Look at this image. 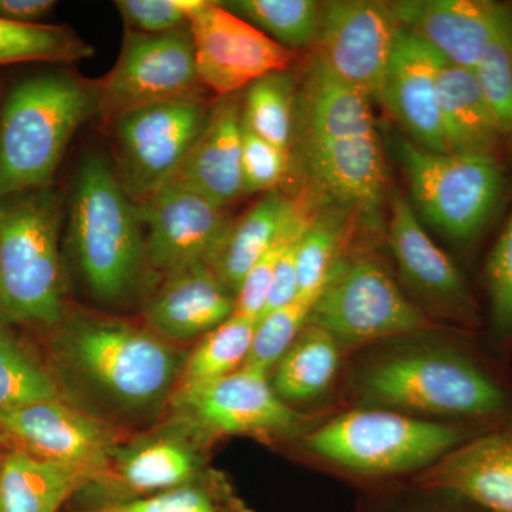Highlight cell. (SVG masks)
Instances as JSON below:
<instances>
[{
	"mask_svg": "<svg viewBox=\"0 0 512 512\" xmlns=\"http://www.w3.org/2000/svg\"><path fill=\"white\" fill-rule=\"evenodd\" d=\"M256 323L234 313L218 328L202 336L185 359L178 390L194 389L241 369L251 350Z\"/></svg>",
	"mask_w": 512,
	"mask_h": 512,
	"instance_id": "obj_28",
	"label": "cell"
},
{
	"mask_svg": "<svg viewBox=\"0 0 512 512\" xmlns=\"http://www.w3.org/2000/svg\"><path fill=\"white\" fill-rule=\"evenodd\" d=\"M389 242L406 281L431 302L470 315L473 296L454 262L434 244L413 205L399 190L390 191Z\"/></svg>",
	"mask_w": 512,
	"mask_h": 512,
	"instance_id": "obj_20",
	"label": "cell"
},
{
	"mask_svg": "<svg viewBox=\"0 0 512 512\" xmlns=\"http://www.w3.org/2000/svg\"><path fill=\"white\" fill-rule=\"evenodd\" d=\"M222 5L291 52L315 46L318 39L322 3L315 0H234Z\"/></svg>",
	"mask_w": 512,
	"mask_h": 512,
	"instance_id": "obj_29",
	"label": "cell"
},
{
	"mask_svg": "<svg viewBox=\"0 0 512 512\" xmlns=\"http://www.w3.org/2000/svg\"><path fill=\"white\" fill-rule=\"evenodd\" d=\"M352 214L333 207L316 211L303 232L296 254V282L298 296H319L338 265L340 249L348 237Z\"/></svg>",
	"mask_w": 512,
	"mask_h": 512,
	"instance_id": "obj_31",
	"label": "cell"
},
{
	"mask_svg": "<svg viewBox=\"0 0 512 512\" xmlns=\"http://www.w3.org/2000/svg\"><path fill=\"white\" fill-rule=\"evenodd\" d=\"M137 210L146 228L147 265L165 274L208 259L229 224L224 208L173 184L137 205Z\"/></svg>",
	"mask_w": 512,
	"mask_h": 512,
	"instance_id": "obj_16",
	"label": "cell"
},
{
	"mask_svg": "<svg viewBox=\"0 0 512 512\" xmlns=\"http://www.w3.org/2000/svg\"><path fill=\"white\" fill-rule=\"evenodd\" d=\"M0 433L33 456L103 476L117 446L113 431L63 399L0 410Z\"/></svg>",
	"mask_w": 512,
	"mask_h": 512,
	"instance_id": "obj_15",
	"label": "cell"
},
{
	"mask_svg": "<svg viewBox=\"0 0 512 512\" xmlns=\"http://www.w3.org/2000/svg\"><path fill=\"white\" fill-rule=\"evenodd\" d=\"M510 134H512V127H511V131H510Z\"/></svg>",
	"mask_w": 512,
	"mask_h": 512,
	"instance_id": "obj_43",
	"label": "cell"
},
{
	"mask_svg": "<svg viewBox=\"0 0 512 512\" xmlns=\"http://www.w3.org/2000/svg\"><path fill=\"white\" fill-rule=\"evenodd\" d=\"M461 443L454 427L389 410H357L306 437L316 456L349 470L403 473L436 463Z\"/></svg>",
	"mask_w": 512,
	"mask_h": 512,
	"instance_id": "obj_8",
	"label": "cell"
},
{
	"mask_svg": "<svg viewBox=\"0 0 512 512\" xmlns=\"http://www.w3.org/2000/svg\"><path fill=\"white\" fill-rule=\"evenodd\" d=\"M208 5L207 0H119L117 9L128 29L163 35L188 28L191 19Z\"/></svg>",
	"mask_w": 512,
	"mask_h": 512,
	"instance_id": "obj_37",
	"label": "cell"
},
{
	"mask_svg": "<svg viewBox=\"0 0 512 512\" xmlns=\"http://www.w3.org/2000/svg\"><path fill=\"white\" fill-rule=\"evenodd\" d=\"M289 154L255 134L242 119L244 194L276 190L288 171Z\"/></svg>",
	"mask_w": 512,
	"mask_h": 512,
	"instance_id": "obj_38",
	"label": "cell"
},
{
	"mask_svg": "<svg viewBox=\"0 0 512 512\" xmlns=\"http://www.w3.org/2000/svg\"><path fill=\"white\" fill-rule=\"evenodd\" d=\"M52 399L63 397L49 369L0 322V410Z\"/></svg>",
	"mask_w": 512,
	"mask_h": 512,
	"instance_id": "obj_34",
	"label": "cell"
},
{
	"mask_svg": "<svg viewBox=\"0 0 512 512\" xmlns=\"http://www.w3.org/2000/svg\"><path fill=\"white\" fill-rule=\"evenodd\" d=\"M207 101H171L113 121L120 183L136 205L174 180L207 120Z\"/></svg>",
	"mask_w": 512,
	"mask_h": 512,
	"instance_id": "obj_11",
	"label": "cell"
},
{
	"mask_svg": "<svg viewBox=\"0 0 512 512\" xmlns=\"http://www.w3.org/2000/svg\"><path fill=\"white\" fill-rule=\"evenodd\" d=\"M93 47L66 26L18 25L0 19V67L22 63L70 64L89 59Z\"/></svg>",
	"mask_w": 512,
	"mask_h": 512,
	"instance_id": "obj_30",
	"label": "cell"
},
{
	"mask_svg": "<svg viewBox=\"0 0 512 512\" xmlns=\"http://www.w3.org/2000/svg\"><path fill=\"white\" fill-rule=\"evenodd\" d=\"M390 6L403 29L447 62L470 70L510 12L488 0H399Z\"/></svg>",
	"mask_w": 512,
	"mask_h": 512,
	"instance_id": "obj_18",
	"label": "cell"
},
{
	"mask_svg": "<svg viewBox=\"0 0 512 512\" xmlns=\"http://www.w3.org/2000/svg\"><path fill=\"white\" fill-rule=\"evenodd\" d=\"M198 457L178 436H157L111 451L106 473L131 493H163L184 487L197 473Z\"/></svg>",
	"mask_w": 512,
	"mask_h": 512,
	"instance_id": "obj_24",
	"label": "cell"
},
{
	"mask_svg": "<svg viewBox=\"0 0 512 512\" xmlns=\"http://www.w3.org/2000/svg\"><path fill=\"white\" fill-rule=\"evenodd\" d=\"M0 439H3V434L2 433H0Z\"/></svg>",
	"mask_w": 512,
	"mask_h": 512,
	"instance_id": "obj_42",
	"label": "cell"
},
{
	"mask_svg": "<svg viewBox=\"0 0 512 512\" xmlns=\"http://www.w3.org/2000/svg\"><path fill=\"white\" fill-rule=\"evenodd\" d=\"M360 386L373 402L441 416H491L507 406L503 390L480 367L433 350L384 357L367 367Z\"/></svg>",
	"mask_w": 512,
	"mask_h": 512,
	"instance_id": "obj_7",
	"label": "cell"
},
{
	"mask_svg": "<svg viewBox=\"0 0 512 512\" xmlns=\"http://www.w3.org/2000/svg\"><path fill=\"white\" fill-rule=\"evenodd\" d=\"M308 323L348 345L431 328L426 315L404 296L382 266L370 259L338 262Z\"/></svg>",
	"mask_w": 512,
	"mask_h": 512,
	"instance_id": "obj_9",
	"label": "cell"
},
{
	"mask_svg": "<svg viewBox=\"0 0 512 512\" xmlns=\"http://www.w3.org/2000/svg\"><path fill=\"white\" fill-rule=\"evenodd\" d=\"M318 296H296L292 302L265 313L256 323L251 350L244 366L269 372L308 326Z\"/></svg>",
	"mask_w": 512,
	"mask_h": 512,
	"instance_id": "obj_35",
	"label": "cell"
},
{
	"mask_svg": "<svg viewBox=\"0 0 512 512\" xmlns=\"http://www.w3.org/2000/svg\"><path fill=\"white\" fill-rule=\"evenodd\" d=\"M441 56L423 40L400 29L394 46L382 103L417 146L447 153L439 107Z\"/></svg>",
	"mask_w": 512,
	"mask_h": 512,
	"instance_id": "obj_17",
	"label": "cell"
},
{
	"mask_svg": "<svg viewBox=\"0 0 512 512\" xmlns=\"http://www.w3.org/2000/svg\"><path fill=\"white\" fill-rule=\"evenodd\" d=\"M312 200V197L289 200L284 221H282L271 247L249 271L247 278L244 279L241 288L235 295V313L238 315L255 320V322H258L264 315L266 301H268L269 291H271L272 278H274L279 259L284 254L289 242L308 227L315 215L316 205Z\"/></svg>",
	"mask_w": 512,
	"mask_h": 512,
	"instance_id": "obj_33",
	"label": "cell"
},
{
	"mask_svg": "<svg viewBox=\"0 0 512 512\" xmlns=\"http://www.w3.org/2000/svg\"><path fill=\"white\" fill-rule=\"evenodd\" d=\"M437 86L447 153L494 156L503 130L473 70L441 57Z\"/></svg>",
	"mask_w": 512,
	"mask_h": 512,
	"instance_id": "obj_23",
	"label": "cell"
},
{
	"mask_svg": "<svg viewBox=\"0 0 512 512\" xmlns=\"http://www.w3.org/2000/svg\"><path fill=\"white\" fill-rule=\"evenodd\" d=\"M302 101V160L322 200L377 228L386 164L373 101L313 59Z\"/></svg>",
	"mask_w": 512,
	"mask_h": 512,
	"instance_id": "obj_2",
	"label": "cell"
},
{
	"mask_svg": "<svg viewBox=\"0 0 512 512\" xmlns=\"http://www.w3.org/2000/svg\"><path fill=\"white\" fill-rule=\"evenodd\" d=\"M174 404L188 426L210 434L275 436L296 429L303 419L276 394L268 372L249 366L215 382L177 390Z\"/></svg>",
	"mask_w": 512,
	"mask_h": 512,
	"instance_id": "obj_14",
	"label": "cell"
},
{
	"mask_svg": "<svg viewBox=\"0 0 512 512\" xmlns=\"http://www.w3.org/2000/svg\"><path fill=\"white\" fill-rule=\"evenodd\" d=\"M170 184L224 208L244 194L242 109L231 96L210 107L200 136Z\"/></svg>",
	"mask_w": 512,
	"mask_h": 512,
	"instance_id": "obj_21",
	"label": "cell"
},
{
	"mask_svg": "<svg viewBox=\"0 0 512 512\" xmlns=\"http://www.w3.org/2000/svg\"><path fill=\"white\" fill-rule=\"evenodd\" d=\"M92 478L80 468L16 448L0 461V512H57Z\"/></svg>",
	"mask_w": 512,
	"mask_h": 512,
	"instance_id": "obj_25",
	"label": "cell"
},
{
	"mask_svg": "<svg viewBox=\"0 0 512 512\" xmlns=\"http://www.w3.org/2000/svg\"><path fill=\"white\" fill-rule=\"evenodd\" d=\"M389 143L409 184L413 208L453 241L468 244L480 237L505 188L497 158L436 153L400 134Z\"/></svg>",
	"mask_w": 512,
	"mask_h": 512,
	"instance_id": "obj_6",
	"label": "cell"
},
{
	"mask_svg": "<svg viewBox=\"0 0 512 512\" xmlns=\"http://www.w3.org/2000/svg\"><path fill=\"white\" fill-rule=\"evenodd\" d=\"M235 313V296L207 259L165 274L146 308L148 329L164 340L187 342L207 335Z\"/></svg>",
	"mask_w": 512,
	"mask_h": 512,
	"instance_id": "obj_19",
	"label": "cell"
},
{
	"mask_svg": "<svg viewBox=\"0 0 512 512\" xmlns=\"http://www.w3.org/2000/svg\"><path fill=\"white\" fill-rule=\"evenodd\" d=\"M503 134L512 127V15L495 30L473 70Z\"/></svg>",
	"mask_w": 512,
	"mask_h": 512,
	"instance_id": "obj_36",
	"label": "cell"
},
{
	"mask_svg": "<svg viewBox=\"0 0 512 512\" xmlns=\"http://www.w3.org/2000/svg\"><path fill=\"white\" fill-rule=\"evenodd\" d=\"M190 32L198 74L204 86L218 96H232L266 74L288 70L293 59L291 50L222 2H208L191 19Z\"/></svg>",
	"mask_w": 512,
	"mask_h": 512,
	"instance_id": "obj_13",
	"label": "cell"
},
{
	"mask_svg": "<svg viewBox=\"0 0 512 512\" xmlns=\"http://www.w3.org/2000/svg\"><path fill=\"white\" fill-rule=\"evenodd\" d=\"M56 5L53 0H0V19L18 25H43Z\"/></svg>",
	"mask_w": 512,
	"mask_h": 512,
	"instance_id": "obj_41",
	"label": "cell"
},
{
	"mask_svg": "<svg viewBox=\"0 0 512 512\" xmlns=\"http://www.w3.org/2000/svg\"><path fill=\"white\" fill-rule=\"evenodd\" d=\"M49 357L60 393L77 394L119 417H138L160 407L184 365L177 350L150 329L67 311L50 329Z\"/></svg>",
	"mask_w": 512,
	"mask_h": 512,
	"instance_id": "obj_1",
	"label": "cell"
},
{
	"mask_svg": "<svg viewBox=\"0 0 512 512\" xmlns=\"http://www.w3.org/2000/svg\"><path fill=\"white\" fill-rule=\"evenodd\" d=\"M487 285L494 330L505 338L512 333V215L488 258Z\"/></svg>",
	"mask_w": 512,
	"mask_h": 512,
	"instance_id": "obj_39",
	"label": "cell"
},
{
	"mask_svg": "<svg viewBox=\"0 0 512 512\" xmlns=\"http://www.w3.org/2000/svg\"><path fill=\"white\" fill-rule=\"evenodd\" d=\"M423 484L493 512H512V431L458 444L431 464Z\"/></svg>",
	"mask_w": 512,
	"mask_h": 512,
	"instance_id": "obj_22",
	"label": "cell"
},
{
	"mask_svg": "<svg viewBox=\"0 0 512 512\" xmlns=\"http://www.w3.org/2000/svg\"><path fill=\"white\" fill-rule=\"evenodd\" d=\"M295 77L288 70L266 74L248 87L242 119L259 137L289 154L295 109Z\"/></svg>",
	"mask_w": 512,
	"mask_h": 512,
	"instance_id": "obj_32",
	"label": "cell"
},
{
	"mask_svg": "<svg viewBox=\"0 0 512 512\" xmlns=\"http://www.w3.org/2000/svg\"><path fill=\"white\" fill-rule=\"evenodd\" d=\"M289 200L291 198L282 195L278 188L266 192L265 197L237 222L228 224L217 247L208 256V264L232 295H237L249 271L271 247L284 221Z\"/></svg>",
	"mask_w": 512,
	"mask_h": 512,
	"instance_id": "obj_26",
	"label": "cell"
},
{
	"mask_svg": "<svg viewBox=\"0 0 512 512\" xmlns=\"http://www.w3.org/2000/svg\"><path fill=\"white\" fill-rule=\"evenodd\" d=\"M97 512H217L210 498L194 487L174 488L138 500L104 505Z\"/></svg>",
	"mask_w": 512,
	"mask_h": 512,
	"instance_id": "obj_40",
	"label": "cell"
},
{
	"mask_svg": "<svg viewBox=\"0 0 512 512\" xmlns=\"http://www.w3.org/2000/svg\"><path fill=\"white\" fill-rule=\"evenodd\" d=\"M272 386L284 402H303L325 392L339 366V343L309 325L276 363Z\"/></svg>",
	"mask_w": 512,
	"mask_h": 512,
	"instance_id": "obj_27",
	"label": "cell"
},
{
	"mask_svg": "<svg viewBox=\"0 0 512 512\" xmlns=\"http://www.w3.org/2000/svg\"><path fill=\"white\" fill-rule=\"evenodd\" d=\"M69 237L87 288L100 301H124L147 265L137 205L99 156L86 158L73 185Z\"/></svg>",
	"mask_w": 512,
	"mask_h": 512,
	"instance_id": "obj_5",
	"label": "cell"
},
{
	"mask_svg": "<svg viewBox=\"0 0 512 512\" xmlns=\"http://www.w3.org/2000/svg\"><path fill=\"white\" fill-rule=\"evenodd\" d=\"M63 204L53 187L0 198V322L52 329L63 319L59 234Z\"/></svg>",
	"mask_w": 512,
	"mask_h": 512,
	"instance_id": "obj_4",
	"label": "cell"
},
{
	"mask_svg": "<svg viewBox=\"0 0 512 512\" xmlns=\"http://www.w3.org/2000/svg\"><path fill=\"white\" fill-rule=\"evenodd\" d=\"M97 87L62 70L9 84L0 100V198L53 187L77 128L97 113Z\"/></svg>",
	"mask_w": 512,
	"mask_h": 512,
	"instance_id": "obj_3",
	"label": "cell"
},
{
	"mask_svg": "<svg viewBox=\"0 0 512 512\" xmlns=\"http://www.w3.org/2000/svg\"><path fill=\"white\" fill-rule=\"evenodd\" d=\"M400 29L390 2L322 3L315 59L342 82L382 103L384 79Z\"/></svg>",
	"mask_w": 512,
	"mask_h": 512,
	"instance_id": "obj_12",
	"label": "cell"
},
{
	"mask_svg": "<svg viewBox=\"0 0 512 512\" xmlns=\"http://www.w3.org/2000/svg\"><path fill=\"white\" fill-rule=\"evenodd\" d=\"M195 63L190 26L163 35L127 30L116 66L97 87V113L123 114L171 101H207Z\"/></svg>",
	"mask_w": 512,
	"mask_h": 512,
	"instance_id": "obj_10",
	"label": "cell"
}]
</instances>
